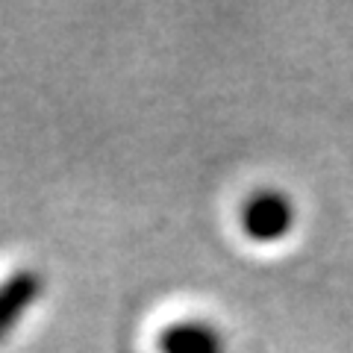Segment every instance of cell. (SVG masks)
<instances>
[{
	"mask_svg": "<svg viewBox=\"0 0 353 353\" xmlns=\"http://www.w3.org/2000/svg\"><path fill=\"white\" fill-rule=\"evenodd\" d=\"M44 292H48V280L30 265L9 271L0 280V345L15 336V330L44 297Z\"/></svg>",
	"mask_w": 353,
	"mask_h": 353,
	"instance_id": "cell-2",
	"label": "cell"
},
{
	"mask_svg": "<svg viewBox=\"0 0 353 353\" xmlns=\"http://www.w3.org/2000/svg\"><path fill=\"white\" fill-rule=\"evenodd\" d=\"M297 227V203L283 189H259L241 206V230L256 245L285 241Z\"/></svg>",
	"mask_w": 353,
	"mask_h": 353,
	"instance_id": "cell-1",
	"label": "cell"
},
{
	"mask_svg": "<svg viewBox=\"0 0 353 353\" xmlns=\"http://www.w3.org/2000/svg\"><path fill=\"white\" fill-rule=\"evenodd\" d=\"M157 353H230V345L206 318H176L157 333Z\"/></svg>",
	"mask_w": 353,
	"mask_h": 353,
	"instance_id": "cell-3",
	"label": "cell"
}]
</instances>
